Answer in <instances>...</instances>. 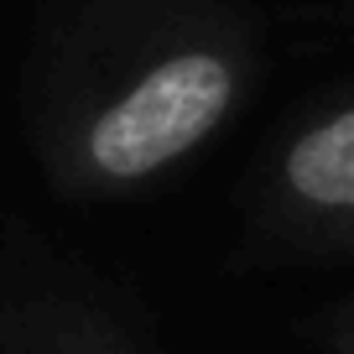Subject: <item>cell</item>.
I'll list each match as a JSON object with an SVG mask.
<instances>
[{
    "label": "cell",
    "instance_id": "obj_3",
    "mask_svg": "<svg viewBox=\"0 0 354 354\" xmlns=\"http://www.w3.org/2000/svg\"><path fill=\"white\" fill-rule=\"evenodd\" d=\"M0 354H125V339L94 308L37 302L0 318Z\"/></svg>",
    "mask_w": 354,
    "mask_h": 354
},
{
    "label": "cell",
    "instance_id": "obj_4",
    "mask_svg": "<svg viewBox=\"0 0 354 354\" xmlns=\"http://www.w3.org/2000/svg\"><path fill=\"white\" fill-rule=\"evenodd\" d=\"M333 349L339 354H354V313H344V318H333Z\"/></svg>",
    "mask_w": 354,
    "mask_h": 354
},
{
    "label": "cell",
    "instance_id": "obj_1",
    "mask_svg": "<svg viewBox=\"0 0 354 354\" xmlns=\"http://www.w3.org/2000/svg\"><path fill=\"white\" fill-rule=\"evenodd\" d=\"M255 68L234 0H84L42 57L37 162L63 198H136L240 115Z\"/></svg>",
    "mask_w": 354,
    "mask_h": 354
},
{
    "label": "cell",
    "instance_id": "obj_2",
    "mask_svg": "<svg viewBox=\"0 0 354 354\" xmlns=\"http://www.w3.org/2000/svg\"><path fill=\"white\" fill-rule=\"evenodd\" d=\"M261 219L287 245L354 255V100L297 120L261 177Z\"/></svg>",
    "mask_w": 354,
    "mask_h": 354
}]
</instances>
